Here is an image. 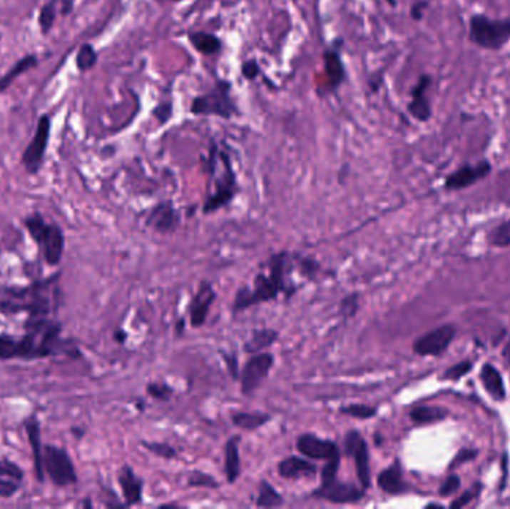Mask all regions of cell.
<instances>
[{
    "instance_id": "9c48e42d",
    "label": "cell",
    "mask_w": 510,
    "mask_h": 509,
    "mask_svg": "<svg viewBox=\"0 0 510 509\" xmlns=\"http://www.w3.org/2000/svg\"><path fill=\"white\" fill-rule=\"evenodd\" d=\"M364 495L366 490L363 487L342 483L337 481V478L327 484H321L320 488L312 493L315 499H322L332 503H355L363 499Z\"/></svg>"
},
{
    "instance_id": "4316f807",
    "label": "cell",
    "mask_w": 510,
    "mask_h": 509,
    "mask_svg": "<svg viewBox=\"0 0 510 509\" xmlns=\"http://www.w3.org/2000/svg\"><path fill=\"white\" fill-rule=\"evenodd\" d=\"M232 421L243 430H255L270 421V415L266 413H236L232 415Z\"/></svg>"
},
{
    "instance_id": "2e32d148",
    "label": "cell",
    "mask_w": 510,
    "mask_h": 509,
    "mask_svg": "<svg viewBox=\"0 0 510 509\" xmlns=\"http://www.w3.org/2000/svg\"><path fill=\"white\" fill-rule=\"evenodd\" d=\"M39 243L42 245L44 258L48 265H58L64 250V236L61 228L56 224H48Z\"/></svg>"
},
{
    "instance_id": "30bf717a",
    "label": "cell",
    "mask_w": 510,
    "mask_h": 509,
    "mask_svg": "<svg viewBox=\"0 0 510 509\" xmlns=\"http://www.w3.org/2000/svg\"><path fill=\"white\" fill-rule=\"evenodd\" d=\"M297 451L310 460H330L333 457H340L337 443L330 439H321L317 435L305 433L299 436L295 442Z\"/></svg>"
},
{
    "instance_id": "52a82bcc",
    "label": "cell",
    "mask_w": 510,
    "mask_h": 509,
    "mask_svg": "<svg viewBox=\"0 0 510 509\" xmlns=\"http://www.w3.org/2000/svg\"><path fill=\"white\" fill-rule=\"evenodd\" d=\"M275 363V358L270 353L254 354L242 369L240 373V388L245 396L251 394L261 385V383L269 376Z\"/></svg>"
},
{
    "instance_id": "836d02e7",
    "label": "cell",
    "mask_w": 510,
    "mask_h": 509,
    "mask_svg": "<svg viewBox=\"0 0 510 509\" xmlns=\"http://www.w3.org/2000/svg\"><path fill=\"white\" fill-rule=\"evenodd\" d=\"M26 227L29 228L31 238L39 243L48 224L44 221V218L39 216V213H35V216H30L29 218H26Z\"/></svg>"
},
{
    "instance_id": "4fadbf2b",
    "label": "cell",
    "mask_w": 510,
    "mask_h": 509,
    "mask_svg": "<svg viewBox=\"0 0 510 509\" xmlns=\"http://www.w3.org/2000/svg\"><path fill=\"white\" fill-rule=\"evenodd\" d=\"M217 294L209 283H202L199 290L190 303V321L193 327H202L206 323L210 305L215 301Z\"/></svg>"
},
{
    "instance_id": "ab89813d",
    "label": "cell",
    "mask_w": 510,
    "mask_h": 509,
    "mask_svg": "<svg viewBox=\"0 0 510 509\" xmlns=\"http://www.w3.org/2000/svg\"><path fill=\"white\" fill-rule=\"evenodd\" d=\"M173 115V105L172 102L166 101V102H160L154 109H153V117L157 120V123L160 126L166 124Z\"/></svg>"
},
{
    "instance_id": "d590c367",
    "label": "cell",
    "mask_w": 510,
    "mask_h": 509,
    "mask_svg": "<svg viewBox=\"0 0 510 509\" xmlns=\"http://www.w3.org/2000/svg\"><path fill=\"white\" fill-rule=\"evenodd\" d=\"M188 485L190 487H205V488H218V483L213 476L203 473V472H191L188 476Z\"/></svg>"
},
{
    "instance_id": "1f68e13d",
    "label": "cell",
    "mask_w": 510,
    "mask_h": 509,
    "mask_svg": "<svg viewBox=\"0 0 510 509\" xmlns=\"http://www.w3.org/2000/svg\"><path fill=\"white\" fill-rule=\"evenodd\" d=\"M340 413L345 415H350L352 418H358V420H369L373 418L376 415V408L369 406V405H363V403H354V405H348V406H342Z\"/></svg>"
},
{
    "instance_id": "db71d44e",
    "label": "cell",
    "mask_w": 510,
    "mask_h": 509,
    "mask_svg": "<svg viewBox=\"0 0 510 509\" xmlns=\"http://www.w3.org/2000/svg\"><path fill=\"white\" fill-rule=\"evenodd\" d=\"M157 2H172V4H179L180 0H157Z\"/></svg>"
},
{
    "instance_id": "5b68a950",
    "label": "cell",
    "mask_w": 510,
    "mask_h": 509,
    "mask_svg": "<svg viewBox=\"0 0 510 509\" xmlns=\"http://www.w3.org/2000/svg\"><path fill=\"white\" fill-rule=\"evenodd\" d=\"M44 468L51 481L58 487H66L76 483V472L72 460L68 453L58 447H45Z\"/></svg>"
},
{
    "instance_id": "74e56055",
    "label": "cell",
    "mask_w": 510,
    "mask_h": 509,
    "mask_svg": "<svg viewBox=\"0 0 510 509\" xmlns=\"http://www.w3.org/2000/svg\"><path fill=\"white\" fill-rule=\"evenodd\" d=\"M143 447L146 450H150L151 453H154L155 455L161 457V458H175L176 457V450L170 445H168V443H163V442H143Z\"/></svg>"
},
{
    "instance_id": "cb8c5ba5",
    "label": "cell",
    "mask_w": 510,
    "mask_h": 509,
    "mask_svg": "<svg viewBox=\"0 0 510 509\" xmlns=\"http://www.w3.org/2000/svg\"><path fill=\"white\" fill-rule=\"evenodd\" d=\"M26 430L29 435V442L33 450V455H35V468H36V475L38 480L44 481V453L41 450V430H39V423L36 418H31L26 423Z\"/></svg>"
},
{
    "instance_id": "7c38bea8",
    "label": "cell",
    "mask_w": 510,
    "mask_h": 509,
    "mask_svg": "<svg viewBox=\"0 0 510 509\" xmlns=\"http://www.w3.org/2000/svg\"><path fill=\"white\" fill-rule=\"evenodd\" d=\"M324 59V87L327 93L337 91L342 84L347 79V68L342 59L340 49L337 48H328L322 54Z\"/></svg>"
},
{
    "instance_id": "ffe728a7",
    "label": "cell",
    "mask_w": 510,
    "mask_h": 509,
    "mask_svg": "<svg viewBox=\"0 0 510 509\" xmlns=\"http://www.w3.org/2000/svg\"><path fill=\"white\" fill-rule=\"evenodd\" d=\"M377 485H379V488L385 491L387 495H400V493H404L407 490L399 460L379 473V476H377Z\"/></svg>"
},
{
    "instance_id": "f35d334b",
    "label": "cell",
    "mask_w": 510,
    "mask_h": 509,
    "mask_svg": "<svg viewBox=\"0 0 510 509\" xmlns=\"http://www.w3.org/2000/svg\"><path fill=\"white\" fill-rule=\"evenodd\" d=\"M340 466V457H333L325 460V465L321 470V484H327L337 478V470Z\"/></svg>"
},
{
    "instance_id": "d6986e66",
    "label": "cell",
    "mask_w": 510,
    "mask_h": 509,
    "mask_svg": "<svg viewBox=\"0 0 510 509\" xmlns=\"http://www.w3.org/2000/svg\"><path fill=\"white\" fill-rule=\"evenodd\" d=\"M118 483L127 505H136L142 500L143 483L130 466H124L118 473Z\"/></svg>"
},
{
    "instance_id": "484cf974",
    "label": "cell",
    "mask_w": 510,
    "mask_h": 509,
    "mask_svg": "<svg viewBox=\"0 0 510 509\" xmlns=\"http://www.w3.org/2000/svg\"><path fill=\"white\" fill-rule=\"evenodd\" d=\"M36 64H38V57L35 54H29V56L20 59L2 78H0V93L8 90L16 78H20L23 74H26L31 68H35Z\"/></svg>"
},
{
    "instance_id": "ee69618b",
    "label": "cell",
    "mask_w": 510,
    "mask_h": 509,
    "mask_svg": "<svg viewBox=\"0 0 510 509\" xmlns=\"http://www.w3.org/2000/svg\"><path fill=\"white\" fill-rule=\"evenodd\" d=\"M240 74H242V76L245 79H248V81H253L257 76H260L261 68H260L258 61L255 59H250V60L243 61L242 66H240Z\"/></svg>"
},
{
    "instance_id": "8fae6325",
    "label": "cell",
    "mask_w": 510,
    "mask_h": 509,
    "mask_svg": "<svg viewBox=\"0 0 510 509\" xmlns=\"http://www.w3.org/2000/svg\"><path fill=\"white\" fill-rule=\"evenodd\" d=\"M455 336L454 326H442L433 332L425 333L414 343V351L418 356H439L445 351Z\"/></svg>"
},
{
    "instance_id": "9a60e30c",
    "label": "cell",
    "mask_w": 510,
    "mask_h": 509,
    "mask_svg": "<svg viewBox=\"0 0 510 509\" xmlns=\"http://www.w3.org/2000/svg\"><path fill=\"white\" fill-rule=\"evenodd\" d=\"M491 172V164L488 161H481L476 166H464L459 168L457 172L447 178V188L449 190H459L466 188L476 181L485 178Z\"/></svg>"
},
{
    "instance_id": "44dd1931",
    "label": "cell",
    "mask_w": 510,
    "mask_h": 509,
    "mask_svg": "<svg viewBox=\"0 0 510 509\" xmlns=\"http://www.w3.org/2000/svg\"><path fill=\"white\" fill-rule=\"evenodd\" d=\"M239 443H240V436H233L230 438L225 443V451H224V469H225V476L227 481L230 484H233L238 481L240 476V455H239Z\"/></svg>"
},
{
    "instance_id": "7dc6e473",
    "label": "cell",
    "mask_w": 510,
    "mask_h": 509,
    "mask_svg": "<svg viewBox=\"0 0 510 509\" xmlns=\"http://www.w3.org/2000/svg\"><path fill=\"white\" fill-rule=\"evenodd\" d=\"M458 488H459V478H458V476H455V475H451L449 478L442 484L439 493H440V496L447 498V496L454 495V493H455Z\"/></svg>"
},
{
    "instance_id": "8992f818",
    "label": "cell",
    "mask_w": 510,
    "mask_h": 509,
    "mask_svg": "<svg viewBox=\"0 0 510 509\" xmlns=\"http://www.w3.org/2000/svg\"><path fill=\"white\" fill-rule=\"evenodd\" d=\"M49 135H51V119L48 115H42L38 121L35 136H33L21 156V161L30 175L38 173L42 168Z\"/></svg>"
},
{
    "instance_id": "ac0fdd59",
    "label": "cell",
    "mask_w": 510,
    "mask_h": 509,
    "mask_svg": "<svg viewBox=\"0 0 510 509\" xmlns=\"http://www.w3.org/2000/svg\"><path fill=\"white\" fill-rule=\"evenodd\" d=\"M429 86H430V78L425 75L421 76L412 90V101H410V104L407 105L409 114L419 121H427L432 117L430 104L425 97V91L429 89Z\"/></svg>"
},
{
    "instance_id": "7a4b0ae2",
    "label": "cell",
    "mask_w": 510,
    "mask_h": 509,
    "mask_svg": "<svg viewBox=\"0 0 510 509\" xmlns=\"http://www.w3.org/2000/svg\"><path fill=\"white\" fill-rule=\"evenodd\" d=\"M269 273L261 272L254 279V288L242 287L233 302V312L245 311L253 305L269 302L277 298L281 291H288L287 284V269H288V254L279 253L270 257L267 261ZM290 293V291H288Z\"/></svg>"
},
{
    "instance_id": "3957f363",
    "label": "cell",
    "mask_w": 510,
    "mask_h": 509,
    "mask_svg": "<svg viewBox=\"0 0 510 509\" xmlns=\"http://www.w3.org/2000/svg\"><path fill=\"white\" fill-rule=\"evenodd\" d=\"M190 112L197 117H220L232 120L240 115L232 84L225 79L217 81L209 91L195 96L190 105Z\"/></svg>"
},
{
    "instance_id": "6da1fadb",
    "label": "cell",
    "mask_w": 510,
    "mask_h": 509,
    "mask_svg": "<svg viewBox=\"0 0 510 509\" xmlns=\"http://www.w3.org/2000/svg\"><path fill=\"white\" fill-rule=\"evenodd\" d=\"M208 171V196L203 205L205 213H212L235 199L238 181L233 169L232 157L220 143L213 142L206 158Z\"/></svg>"
},
{
    "instance_id": "5bb4252c",
    "label": "cell",
    "mask_w": 510,
    "mask_h": 509,
    "mask_svg": "<svg viewBox=\"0 0 510 509\" xmlns=\"http://www.w3.org/2000/svg\"><path fill=\"white\" fill-rule=\"evenodd\" d=\"M179 223L178 211L175 209L170 201L161 202L151 211L150 216L146 218V226L153 227L155 232L160 233H170L176 228Z\"/></svg>"
},
{
    "instance_id": "f1b7e54d",
    "label": "cell",
    "mask_w": 510,
    "mask_h": 509,
    "mask_svg": "<svg viewBox=\"0 0 510 509\" xmlns=\"http://www.w3.org/2000/svg\"><path fill=\"white\" fill-rule=\"evenodd\" d=\"M284 503H285L284 498L279 495L270 483L261 481L258 488V496L255 500V505L258 508H276V506H282Z\"/></svg>"
},
{
    "instance_id": "83f0119b",
    "label": "cell",
    "mask_w": 510,
    "mask_h": 509,
    "mask_svg": "<svg viewBox=\"0 0 510 509\" xmlns=\"http://www.w3.org/2000/svg\"><path fill=\"white\" fill-rule=\"evenodd\" d=\"M410 420L415 424H430L447 417V410L436 406H418L410 410Z\"/></svg>"
},
{
    "instance_id": "d4e9b609",
    "label": "cell",
    "mask_w": 510,
    "mask_h": 509,
    "mask_svg": "<svg viewBox=\"0 0 510 509\" xmlns=\"http://www.w3.org/2000/svg\"><path fill=\"white\" fill-rule=\"evenodd\" d=\"M277 336V332L273 331V328H258V331H254L251 338L246 341L243 350L250 354L262 353L266 348L272 347Z\"/></svg>"
},
{
    "instance_id": "f6af8a7d",
    "label": "cell",
    "mask_w": 510,
    "mask_h": 509,
    "mask_svg": "<svg viewBox=\"0 0 510 509\" xmlns=\"http://www.w3.org/2000/svg\"><path fill=\"white\" fill-rule=\"evenodd\" d=\"M479 491H481V484H474L470 490H467L464 495L461 498H458L457 500H454L451 503V508H463L466 505H469L474 498H478L479 495Z\"/></svg>"
},
{
    "instance_id": "7bdbcfd3",
    "label": "cell",
    "mask_w": 510,
    "mask_h": 509,
    "mask_svg": "<svg viewBox=\"0 0 510 509\" xmlns=\"http://www.w3.org/2000/svg\"><path fill=\"white\" fill-rule=\"evenodd\" d=\"M470 371H471L470 361H461V363L452 366L451 369H448L445 373H443V380H455L457 381L461 376H464L466 373H469Z\"/></svg>"
},
{
    "instance_id": "c3c4849f",
    "label": "cell",
    "mask_w": 510,
    "mask_h": 509,
    "mask_svg": "<svg viewBox=\"0 0 510 509\" xmlns=\"http://www.w3.org/2000/svg\"><path fill=\"white\" fill-rule=\"evenodd\" d=\"M473 457H476V451H473V450H463V451H459L458 455H457L455 460H454L452 466L455 468V466H458L459 463L467 462V460H471Z\"/></svg>"
},
{
    "instance_id": "4dcf8cb0",
    "label": "cell",
    "mask_w": 510,
    "mask_h": 509,
    "mask_svg": "<svg viewBox=\"0 0 510 509\" xmlns=\"http://www.w3.org/2000/svg\"><path fill=\"white\" fill-rule=\"evenodd\" d=\"M56 19H57V0H51V2L45 4L39 12V27L44 35L51 31Z\"/></svg>"
},
{
    "instance_id": "e0dca14e",
    "label": "cell",
    "mask_w": 510,
    "mask_h": 509,
    "mask_svg": "<svg viewBox=\"0 0 510 509\" xmlns=\"http://www.w3.org/2000/svg\"><path fill=\"white\" fill-rule=\"evenodd\" d=\"M277 472L282 478L299 480V478H314L318 469L317 466L306 460L305 457H287L277 465Z\"/></svg>"
},
{
    "instance_id": "60d3db41",
    "label": "cell",
    "mask_w": 510,
    "mask_h": 509,
    "mask_svg": "<svg viewBox=\"0 0 510 509\" xmlns=\"http://www.w3.org/2000/svg\"><path fill=\"white\" fill-rule=\"evenodd\" d=\"M0 478H12L15 481L21 483L23 472L16 465L6 462V460H0Z\"/></svg>"
},
{
    "instance_id": "e575fe53",
    "label": "cell",
    "mask_w": 510,
    "mask_h": 509,
    "mask_svg": "<svg viewBox=\"0 0 510 509\" xmlns=\"http://www.w3.org/2000/svg\"><path fill=\"white\" fill-rule=\"evenodd\" d=\"M358 309H359V296L357 293L348 294L339 305L340 316L345 318H352L358 312Z\"/></svg>"
},
{
    "instance_id": "816d5d0a",
    "label": "cell",
    "mask_w": 510,
    "mask_h": 509,
    "mask_svg": "<svg viewBox=\"0 0 510 509\" xmlns=\"http://www.w3.org/2000/svg\"><path fill=\"white\" fill-rule=\"evenodd\" d=\"M184 326H185L184 318H183V320H179V323H178V326H176V331H178V333H179V335L183 333V328H184Z\"/></svg>"
},
{
    "instance_id": "7402d4cb",
    "label": "cell",
    "mask_w": 510,
    "mask_h": 509,
    "mask_svg": "<svg viewBox=\"0 0 510 509\" xmlns=\"http://www.w3.org/2000/svg\"><path fill=\"white\" fill-rule=\"evenodd\" d=\"M188 41L195 51L203 56H215L221 53L223 49V41L217 35H213V33L190 31Z\"/></svg>"
},
{
    "instance_id": "8d00e7d4",
    "label": "cell",
    "mask_w": 510,
    "mask_h": 509,
    "mask_svg": "<svg viewBox=\"0 0 510 509\" xmlns=\"http://www.w3.org/2000/svg\"><path fill=\"white\" fill-rule=\"evenodd\" d=\"M489 242L497 246L510 245V221L499 226L489 233Z\"/></svg>"
},
{
    "instance_id": "f546056e",
    "label": "cell",
    "mask_w": 510,
    "mask_h": 509,
    "mask_svg": "<svg viewBox=\"0 0 510 509\" xmlns=\"http://www.w3.org/2000/svg\"><path fill=\"white\" fill-rule=\"evenodd\" d=\"M97 60H98V54L91 44H84L79 46L78 53H76V59H75L76 68L79 72L91 71L97 64Z\"/></svg>"
},
{
    "instance_id": "bcb514c9",
    "label": "cell",
    "mask_w": 510,
    "mask_h": 509,
    "mask_svg": "<svg viewBox=\"0 0 510 509\" xmlns=\"http://www.w3.org/2000/svg\"><path fill=\"white\" fill-rule=\"evenodd\" d=\"M20 488V483L12 478H0V496L11 498Z\"/></svg>"
},
{
    "instance_id": "f907efd6",
    "label": "cell",
    "mask_w": 510,
    "mask_h": 509,
    "mask_svg": "<svg viewBox=\"0 0 510 509\" xmlns=\"http://www.w3.org/2000/svg\"><path fill=\"white\" fill-rule=\"evenodd\" d=\"M427 6V4H417L412 6V11H410V14H412V19L415 20H419L421 16H422V9Z\"/></svg>"
},
{
    "instance_id": "f5cc1de1",
    "label": "cell",
    "mask_w": 510,
    "mask_h": 509,
    "mask_svg": "<svg viewBox=\"0 0 510 509\" xmlns=\"http://www.w3.org/2000/svg\"><path fill=\"white\" fill-rule=\"evenodd\" d=\"M115 338H117V341H120V342H123L124 339H126V335L123 333V332H117V335H115Z\"/></svg>"
},
{
    "instance_id": "277c9868",
    "label": "cell",
    "mask_w": 510,
    "mask_h": 509,
    "mask_svg": "<svg viewBox=\"0 0 510 509\" xmlns=\"http://www.w3.org/2000/svg\"><path fill=\"white\" fill-rule=\"evenodd\" d=\"M470 39L482 48L499 49L510 39V21L476 15L470 20Z\"/></svg>"
},
{
    "instance_id": "b9f144b4",
    "label": "cell",
    "mask_w": 510,
    "mask_h": 509,
    "mask_svg": "<svg viewBox=\"0 0 510 509\" xmlns=\"http://www.w3.org/2000/svg\"><path fill=\"white\" fill-rule=\"evenodd\" d=\"M148 393L151 394L154 399H160V400H169L173 390L166 385V384H160V383H153L146 387Z\"/></svg>"
},
{
    "instance_id": "d6a6232c",
    "label": "cell",
    "mask_w": 510,
    "mask_h": 509,
    "mask_svg": "<svg viewBox=\"0 0 510 509\" xmlns=\"http://www.w3.org/2000/svg\"><path fill=\"white\" fill-rule=\"evenodd\" d=\"M19 357V339L8 335H0V358L8 360Z\"/></svg>"
},
{
    "instance_id": "681fc988",
    "label": "cell",
    "mask_w": 510,
    "mask_h": 509,
    "mask_svg": "<svg viewBox=\"0 0 510 509\" xmlns=\"http://www.w3.org/2000/svg\"><path fill=\"white\" fill-rule=\"evenodd\" d=\"M225 361H227V368H228V372H230V375H232L233 378H235V380H238V360H236V357L235 356H232V357H230V356H225Z\"/></svg>"
},
{
    "instance_id": "ba28073f",
    "label": "cell",
    "mask_w": 510,
    "mask_h": 509,
    "mask_svg": "<svg viewBox=\"0 0 510 509\" xmlns=\"http://www.w3.org/2000/svg\"><path fill=\"white\" fill-rule=\"evenodd\" d=\"M345 450L347 454L355 460V469L358 481L364 490L372 485L370 465H369V447L364 438L357 430H350L345 436Z\"/></svg>"
},
{
    "instance_id": "603a6c76",
    "label": "cell",
    "mask_w": 510,
    "mask_h": 509,
    "mask_svg": "<svg viewBox=\"0 0 510 509\" xmlns=\"http://www.w3.org/2000/svg\"><path fill=\"white\" fill-rule=\"evenodd\" d=\"M481 381L491 398H494L496 400L504 399L506 388H504L503 378L494 366L488 365V363L484 365V368L481 371Z\"/></svg>"
}]
</instances>
